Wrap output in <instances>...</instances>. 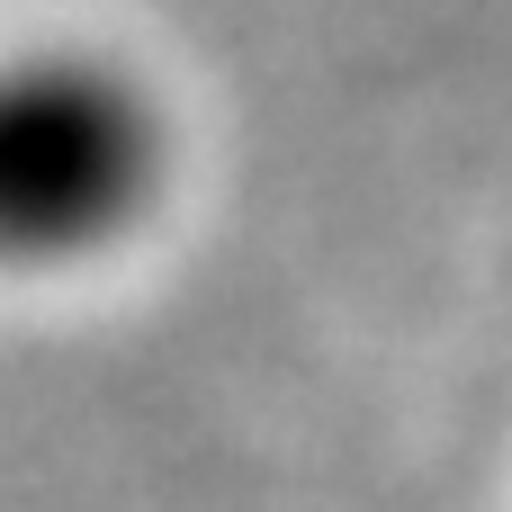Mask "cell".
<instances>
[{
	"instance_id": "6da1fadb",
	"label": "cell",
	"mask_w": 512,
	"mask_h": 512,
	"mask_svg": "<svg viewBox=\"0 0 512 512\" xmlns=\"http://www.w3.org/2000/svg\"><path fill=\"white\" fill-rule=\"evenodd\" d=\"M162 180V117L108 54H27L0 99V225L18 261L117 243Z\"/></svg>"
}]
</instances>
